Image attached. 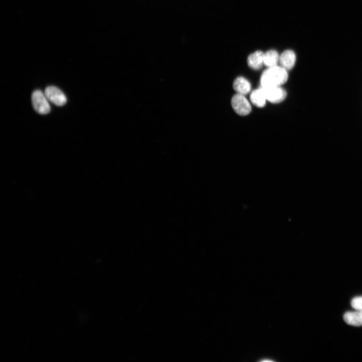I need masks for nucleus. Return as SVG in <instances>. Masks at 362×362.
I'll use <instances>...</instances> for the list:
<instances>
[{"instance_id": "f257e3e1", "label": "nucleus", "mask_w": 362, "mask_h": 362, "mask_svg": "<svg viewBox=\"0 0 362 362\" xmlns=\"http://www.w3.org/2000/svg\"><path fill=\"white\" fill-rule=\"evenodd\" d=\"M288 78L287 71L280 66L268 68L262 75L261 87H281L287 82Z\"/></svg>"}, {"instance_id": "f03ea898", "label": "nucleus", "mask_w": 362, "mask_h": 362, "mask_svg": "<svg viewBox=\"0 0 362 362\" xmlns=\"http://www.w3.org/2000/svg\"><path fill=\"white\" fill-rule=\"evenodd\" d=\"M46 96L40 90L35 91L32 95V102L34 110L39 114L49 113L50 107Z\"/></svg>"}, {"instance_id": "7ed1b4c3", "label": "nucleus", "mask_w": 362, "mask_h": 362, "mask_svg": "<svg viewBox=\"0 0 362 362\" xmlns=\"http://www.w3.org/2000/svg\"><path fill=\"white\" fill-rule=\"evenodd\" d=\"M232 106L235 112L241 116H246L251 111L249 102L242 95H235L232 100Z\"/></svg>"}, {"instance_id": "20e7f679", "label": "nucleus", "mask_w": 362, "mask_h": 362, "mask_svg": "<svg viewBox=\"0 0 362 362\" xmlns=\"http://www.w3.org/2000/svg\"><path fill=\"white\" fill-rule=\"evenodd\" d=\"M47 99L57 106L62 107L67 103V98L64 93L55 86H49L45 90Z\"/></svg>"}, {"instance_id": "39448f33", "label": "nucleus", "mask_w": 362, "mask_h": 362, "mask_svg": "<svg viewBox=\"0 0 362 362\" xmlns=\"http://www.w3.org/2000/svg\"><path fill=\"white\" fill-rule=\"evenodd\" d=\"M261 88L267 100L274 104L282 102L286 97V92L281 87Z\"/></svg>"}, {"instance_id": "423d86ee", "label": "nucleus", "mask_w": 362, "mask_h": 362, "mask_svg": "<svg viewBox=\"0 0 362 362\" xmlns=\"http://www.w3.org/2000/svg\"><path fill=\"white\" fill-rule=\"evenodd\" d=\"M296 60V56L294 51L286 50L280 56L279 64L281 67L288 71L294 67Z\"/></svg>"}, {"instance_id": "0eeeda50", "label": "nucleus", "mask_w": 362, "mask_h": 362, "mask_svg": "<svg viewBox=\"0 0 362 362\" xmlns=\"http://www.w3.org/2000/svg\"><path fill=\"white\" fill-rule=\"evenodd\" d=\"M264 53L262 51H256L247 58L248 66L253 70L260 69L264 65Z\"/></svg>"}, {"instance_id": "6e6552de", "label": "nucleus", "mask_w": 362, "mask_h": 362, "mask_svg": "<svg viewBox=\"0 0 362 362\" xmlns=\"http://www.w3.org/2000/svg\"><path fill=\"white\" fill-rule=\"evenodd\" d=\"M250 99L254 106L259 108L264 107L267 101L264 91L261 87L252 92L250 94Z\"/></svg>"}, {"instance_id": "1a4fd4ad", "label": "nucleus", "mask_w": 362, "mask_h": 362, "mask_svg": "<svg viewBox=\"0 0 362 362\" xmlns=\"http://www.w3.org/2000/svg\"><path fill=\"white\" fill-rule=\"evenodd\" d=\"M345 322L350 325L360 327L362 326V310L354 312L346 313L344 316Z\"/></svg>"}, {"instance_id": "9d476101", "label": "nucleus", "mask_w": 362, "mask_h": 362, "mask_svg": "<svg viewBox=\"0 0 362 362\" xmlns=\"http://www.w3.org/2000/svg\"><path fill=\"white\" fill-rule=\"evenodd\" d=\"M233 87L239 94L245 95L250 91L249 82L243 77H238L234 81Z\"/></svg>"}, {"instance_id": "9b49d317", "label": "nucleus", "mask_w": 362, "mask_h": 362, "mask_svg": "<svg viewBox=\"0 0 362 362\" xmlns=\"http://www.w3.org/2000/svg\"><path fill=\"white\" fill-rule=\"evenodd\" d=\"M280 56L277 51L275 50H270L264 53V65L268 68L278 66L279 63Z\"/></svg>"}, {"instance_id": "f8f14e48", "label": "nucleus", "mask_w": 362, "mask_h": 362, "mask_svg": "<svg viewBox=\"0 0 362 362\" xmlns=\"http://www.w3.org/2000/svg\"><path fill=\"white\" fill-rule=\"evenodd\" d=\"M351 305L355 309L362 310V297H357L353 298L351 301Z\"/></svg>"}]
</instances>
